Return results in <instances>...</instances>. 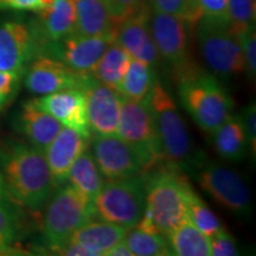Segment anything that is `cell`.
<instances>
[{"instance_id":"obj_41","label":"cell","mask_w":256,"mask_h":256,"mask_svg":"<svg viewBox=\"0 0 256 256\" xmlns=\"http://www.w3.org/2000/svg\"><path fill=\"white\" fill-rule=\"evenodd\" d=\"M104 255H107V256H133V252H130V247H128V244L124 238V240H121V241L118 242L116 244H114L113 247H112L110 250L106 252Z\"/></svg>"},{"instance_id":"obj_14","label":"cell","mask_w":256,"mask_h":256,"mask_svg":"<svg viewBox=\"0 0 256 256\" xmlns=\"http://www.w3.org/2000/svg\"><path fill=\"white\" fill-rule=\"evenodd\" d=\"M114 40L115 34L90 37L72 34L51 46L46 55L60 60L74 72L90 75L104 51Z\"/></svg>"},{"instance_id":"obj_36","label":"cell","mask_w":256,"mask_h":256,"mask_svg":"<svg viewBox=\"0 0 256 256\" xmlns=\"http://www.w3.org/2000/svg\"><path fill=\"white\" fill-rule=\"evenodd\" d=\"M210 252L214 256H236L240 254L238 243L224 229L210 238Z\"/></svg>"},{"instance_id":"obj_39","label":"cell","mask_w":256,"mask_h":256,"mask_svg":"<svg viewBox=\"0 0 256 256\" xmlns=\"http://www.w3.org/2000/svg\"><path fill=\"white\" fill-rule=\"evenodd\" d=\"M202 14L218 20H228V0H197Z\"/></svg>"},{"instance_id":"obj_19","label":"cell","mask_w":256,"mask_h":256,"mask_svg":"<svg viewBox=\"0 0 256 256\" xmlns=\"http://www.w3.org/2000/svg\"><path fill=\"white\" fill-rule=\"evenodd\" d=\"M88 145V138L72 128L62 127L55 139L46 147L44 154L51 174L58 186L66 182L70 168L83 152L87 151Z\"/></svg>"},{"instance_id":"obj_21","label":"cell","mask_w":256,"mask_h":256,"mask_svg":"<svg viewBox=\"0 0 256 256\" xmlns=\"http://www.w3.org/2000/svg\"><path fill=\"white\" fill-rule=\"evenodd\" d=\"M76 12V32L81 36L115 34L114 24L104 0H72Z\"/></svg>"},{"instance_id":"obj_24","label":"cell","mask_w":256,"mask_h":256,"mask_svg":"<svg viewBox=\"0 0 256 256\" xmlns=\"http://www.w3.org/2000/svg\"><path fill=\"white\" fill-rule=\"evenodd\" d=\"M66 180L72 186L78 190L90 202L104 184V178L100 168L92 158V153L84 151L75 160L69 170Z\"/></svg>"},{"instance_id":"obj_6","label":"cell","mask_w":256,"mask_h":256,"mask_svg":"<svg viewBox=\"0 0 256 256\" xmlns=\"http://www.w3.org/2000/svg\"><path fill=\"white\" fill-rule=\"evenodd\" d=\"M146 190L142 177L115 179L104 182L94 200L95 216L104 222L132 229L144 215Z\"/></svg>"},{"instance_id":"obj_42","label":"cell","mask_w":256,"mask_h":256,"mask_svg":"<svg viewBox=\"0 0 256 256\" xmlns=\"http://www.w3.org/2000/svg\"><path fill=\"white\" fill-rule=\"evenodd\" d=\"M8 191H6V188H5V184H4V180H2V172H0V200H8Z\"/></svg>"},{"instance_id":"obj_4","label":"cell","mask_w":256,"mask_h":256,"mask_svg":"<svg viewBox=\"0 0 256 256\" xmlns=\"http://www.w3.org/2000/svg\"><path fill=\"white\" fill-rule=\"evenodd\" d=\"M156 134L162 158L176 165H191L196 162L191 138L170 92L156 81L148 95Z\"/></svg>"},{"instance_id":"obj_12","label":"cell","mask_w":256,"mask_h":256,"mask_svg":"<svg viewBox=\"0 0 256 256\" xmlns=\"http://www.w3.org/2000/svg\"><path fill=\"white\" fill-rule=\"evenodd\" d=\"M148 25L162 60L176 70L188 63V28L191 25L186 20L151 10Z\"/></svg>"},{"instance_id":"obj_26","label":"cell","mask_w":256,"mask_h":256,"mask_svg":"<svg viewBox=\"0 0 256 256\" xmlns=\"http://www.w3.org/2000/svg\"><path fill=\"white\" fill-rule=\"evenodd\" d=\"M172 255L210 256V238L186 220L168 236Z\"/></svg>"},{"instance_id":"obj_20","label":"cell","mask_w":256,"mask_h":256,"mask_svg":"<svg viewBox=\"0 0 256 256\" xmlns=\"http://www.w3.org/2000/svg\"><path fill=\"white\" fill-rule=\"evenodd\" d=\"M16 127L28 144L46 151L62 128L55 118L38 106L36 98L24 102L16 118Z\"/></svg>"},{"instance_id":"obj_8","label":"cell","mask_w":256,"mask_h":256,"mask_svg":"<svg viewBox=\"0 0 256 256\" xmlns=\"http://www.w3.org/2000/svg\"><path fill=\"white\" fill-rule=\"evenodd\" d=\"M118 136L136 150L145 170L164 159L148 98L142 101L122 98Z\"/></svg>"},{"instance_id":"obj_28","label":"cell","mask_w":256,"mask_h":256,"mask_svg":"<svg viewBox=\"0 0 256 256\" xmlns=\"http://www.w3.org/2000/svg\"><path fill=\"white\" fill-rule=\"evenodd\" d=\"M124 241L133 256H165L172 255L170 243L162 234H151L140 229L126 232Z\"/></svg>"},{"instance_id":"obj_30","label":"cell","mask_w":256,"mask_h":256,"mask_svg":"<svg viewBox=\"0 0 256 256\" xmlns=\"http://www.w3.org/2000/svg\"><path fill=\"white\" fill-rule=\"evenodd\" d=\"M20 216L6 200H0V254L14 250L20 235Z\"/></svg>"},{"instance_id":"obj_25","label":"cell","mask_w":256,"mask_h":256,"mask_svg":"<svg viewBox=\"0 0 256 256\" xmlns=\"http://www.w3.org/2000/svg\"><path fill=\"white\" fill-rule=\"evenodd\" d=\"M156 81V69L153 66L132 58L116 90L122 98L130 100H146Z\"/></svg>"},{"instance_id":"obj_16","label":"cell","mask_w":256,"mask_h":256,"mask_svg":"<svg viewBox=\"0 0 256 256\" xmlns=\"http://www.w3.org/2000/svg\"><path fill=\"white\" fill-rule=\"evenodd\" d=\"M150 12L151 8L148 4L142 11L121 22L115 30V42L120 44L133 60H142L156 69L162 60L150 31Z\"/></svg>"},{"instance_id":"obj_11","label":"cell","mask_w":256,"mask_h":256,"mask_svg":"<svg viewBox=\"0 0 256 256\" xmlns=\"http://www.w3.org/2000/svg\"><path fill=\"white\" fill-rule=\"evenodd\" d=\"M90 138V153L107 180L133 177L145 171L136 150L118 134H95Z\"/></svg>"},{"instance_id":"obj_37","label":"cell","mask_w":256,"mask_h":256,"mask_svg":"<svg viewBox=\"0 0 256 256\" xmlns=\"http://www.w3.org/2000/svg\"><path fill=\"white\" fill-rule=\"evenodd\" d=\"M240 120L244 130L249 146V151L255 156L256 154V107L252 102L238 114Z\"/></svg>"},{"instance_id":"obj_9","label":"cell","mask_w":256,"mask_h":256,"mask_svg":"<svg viewBox=\"0 0 256 256\" xmlns=\"http://www.w3.org/2000/svg\"><path fill=\"white\" fill-rule=\"evenodd\" d=\"M198 183L216 203L241 217L252 215V194L238 172L217 164L204 166L197 174Z\"/></svg>"},{"instance_id":"obj_40","label":"cell","mask_w":256,"mask_h":256,"mask_svg":"<svg viewBox=\"0 0 256 256\" xmlns=\"http://www.w3.org/2000/svg\"><path fill=\"white\" fill-rule=\"evenodd\" d=\"M58 254L60 255H69V256H95V254L88 249H86L82 246L76 244V243L69 242L62 249H60Z\"/></svg>"},{"instance_id":"obj_27","label":"cell","mask_w":256,"mask_h":256,"mask_svg":"<svg viewBox=\"0 0 256 256\" xmlns=\"http://www.w3.org/2000/svg\"><path fill=\"white\" fill-rule=\"evenodd\" d=\"M130 54L114 40L104 51L90 75L98 82L116 89L130 66Z\"/></svg>"},{"instance_id":"obj_15","label":"cell","mask_w":256,"mask_h":256,"mask_svg":"<svg viewBox=\"0 0 256 256\" xmlns=\"http://www.w3.org/2000/svg\"><path fill=\"white\" fill-rule=\"evenodd\" d=\"M88 124L95 134H118L122 96L116 89L88 75L82 87Z\"/></svg>"},{"instance_id":"obj_31","label":"cell","mask_w":256,"mask_h":256,"mask_svg":"<svg viewBox=\"0 0 256 256\" xmlns=\"http://www.w3.org/2000/svg\"><path fill=\"white\" fill-rule=\"evenodd\" d=\"M153 11L168 14L186 20L191 26L202 18V11L197 0H148Z\"/></svg>"},{"instance_id":"obj_3","label":"cell","mask_w":256,"mask_h":256,"mask_svg":"<svg viewBox=\"0 0 256 256\" xmlns=\"http://www.w3.org/2000/svg\"><path fill=\"white\" fill-rule=\"evenodd\" d=\"M146 190L144 215L156 232L168 236L188 218V194L192 190L184 176L174 168L162 166L142 177Z\"/></svg>"},{"instance_id":"obj_29","label":"cell","mask_w":256,"mask_h":256,"mask_svg":"<svg viewBox=\"0 0 256 256\" xmlns=\"http://www.w3.org/2000/svg\"><path fill=\"white\" fill-rule=\"evenodd\" d=\"M188 220L209 238L224 229L218 217L202 200L200 197L194 194V190L188 194Z\"/></svg>"},{"instance_id":"obj_33","label":"cell","mask_w":256,"mask_h":256,"mask_svg":"<svg viewBox=\"0 0 256 256\" xmlns=\"http://www.w3.org/2000/svg\"><path fill=\"white\" fill-rule=\"evenodd\" d=\"M104 2L116 26L148 5V0H104Z\"/></svg>"},{"instance_id":"obj_10","label":"cell","mask_w":256,"mask_h":256,"mask_svg":"<svg viewBox=\"0 0 256 256\" xmlns=\"http://www.w3.org/2000/svg\"><path fill=\"white\" fill-rule=\"evenodd\" d=\"M42 55L34 24L22 19L0 20V70L23 78L34 58Z\"/></svg>"},{"instance_id":"obj_7","label":"cell","mask_w":256,"mask_h":256,"mask_svg":"<svg viewBox=\"0 0 256 256\" xmlns=\"http://www.w3.org/2000/svg\"><path fill=\"white\" fill-rule=\"evenodd\" d=\"M196 26L202 55L211 72L224 78L246 72L241 44L228 20L202 16Z\"/></svg>"},{"instance_id":"obj_32","label":"cell","mask_w":256,"mask_h":256,"mask_svg":"<svg viewBox=\"0 0 256 256\" xmlns=\"http://www.w3.org/2000/svg\"><path fill=\"white\" fill-rule=\"evenodd\" d=\"M228 16L236 34L255 25V0H228Z\"/></svg>"},{"instance_id":"obj_1","label":"cell","mask_w":256,"mask_h":256,"mask_svg":"<svg viewBox=\"0 0 256 256\" xmlns=\"http://www.w3.org/2000/svg\"><path fill=\"white\" fill-rule=\"evenodd\" d=\"M0 172L8 194L31 211H40L58 188L46 154L30 144L0 146Z\"/></svg>"},{"instance_id":"obj_17","label":"cell","mask_w":256,"mask_h":256,"mask_svg":"<svg viewBox=\"0 0 256 256\" xmlns=\"http://www.w3.org/2000/svg\"><path fill=\"white\" fill-rule=\"evenodd\" d=\"M38 106L64 127L72 128L90 139L84 94L80 89H64L36 98Z\"/></svg>"},{"instance_id":"obj_13","label":"cell","mask_w":256,"mask_h":256,"mask_svg":"<svg viewBox=\"0 0 256 256\" xmlns=\"http://www.w3.org/2000/svg\"><path fill=\"white\" fill-rule=\"evenodd\" d=\"M87 78L88 75L74 72L60 60L40 55L31 60L22 78L32 94L46 95L64 89L82 90Z\"/></svg>"},{"instance_id":"obj_18","label":"cell","mask_w":256,"mask_h":256,"mask_svg":"<svg viewBox=\"0 0 256 256\" xmlns=\"http://www.w3.org/2000/svg\"><path fill=\"white\" fill-rule=\"evenodd\" d=\"M38 18L32 20L40 40L42 55L49 48L76 32V12L72 0H55L49 8L37 12Z\"/></svg>"},{"instance_id":"obj_38","label":"cell","mask_w":256,"mask_h":256,"mask_svg":"<svg viewBox=\"0 0 256 256\" xmlns=\"http://www.w3.org/2000/svg\"><path fill=\"white\" fill-rule=\"evenodd\" d=\"M55 0H0V11H34L40 12L49 8Z\"/></svg>"},{"instance_id":"obj_23","label":"cell","mask_w":256,"mask_h":256,"mask_svg":"<svg viewBox=\"0 0 256 256\" xmlns=\"http://www.w3.org/2000/svg\"><path fill=\"white\" fill-rule=\"evenodd\" d=\"M211 136L217 154L226 162H241L249 151L247 136L238 115H232Z\"/></svg>"},{"instance_id":"obj_35","label":"cell","mask_w":256,"mask_h":256,"mask_svg":"<svg viewBox=\"0 0 256 256\" xmlns=\"http://www.w3.org/2000/svg\"><path fill=\"white\" fill-rule=\"evenodd\" d=\"M22 76L0 70V110L14 100L20 87Z\"/></svg>"},{"instance_id":"obj_34","label":"cell","mask_w":256,"mask_h":256,"mask_svg":"<svg viewBox=\"0 0 256 256\" xmlns=\"http://www.w3.org/2000/svg\"><path fill=\"white\" fill-rule=\"evenodd\" d=\"M238 38L241 44V49L244 58L246 72L249 78L254 80L256 75V34L255 25L238 34Z\"/></svg>"},{"instance_id":"obj_22","label":"cell","mask_w":256,"mask_h":256,"mask_svg":"<svg viewBox=\"0 0 256 256\" xmlns=\"http://www.w3.org/2000/svg\"><path fill=\"white\" fill-rule=\"evenodd\" d=\"M127 229L108 222L89 220L72 234L69 242L82 246L95 256L104 255L118 242L124 238Z\"/></svg>"},{"instance_id":"obj_5","label":"cell","mask_w":256,"mask_h":256,"mask_svg":"<svg viewBox=\"0 0 256 256\" xmlns=\"http://www.w3.org/2000/svg\"><path fill=\"white\" fill-rule=\"evenodd\" d=\"M44 208L43 240L54 252L68 244L72 234L95 216L92 202L72 185H63L55 190Z\"/></svg>"},{"instance_id":"obj_2","label":"cell","mask_w":256,"mask_h":256,"mask_svg":"<svg viewBox=\"0 0 256 256\" xmlns=\"http://www.w3.org/2000/svg\"><path fill=\"white\" fill-rule=\"evenodd\" d=\"M178 72V95L200 130L211 134L232 115L234 102L212 74L188 62Z\"/></svg>"}]
</instances>
